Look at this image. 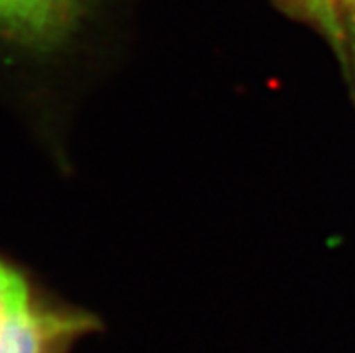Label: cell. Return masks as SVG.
Listing matches in <instances>:
<instances>
[{"label":"cell","mask_w":355,"mask_h":353,"mask_svg":"<svg viewBox=\"0 0 355 353\" xmlns=\"http://www.w3.org/2000/svg\"><path fill=\"white\" fill-rule=\"evenodd\" d=\"M96 319L36 300L26 277L0 259V353H67Z\"/></svg>","instance_id":"cell-1"},{"label":"cell","mask_w":355,"mask_h":353,"mask_svg":"<svg viewBox=\"0 0 355 353\" xmlns=\"http://www.w3.org/2000/svg\"><path fill=\"white\" fill-rule=\"evenodd\" d=\"M80 0H0V33L47 44L65 31Z\"/></svg>","instance_id":"cell-2"},{"label":"cell","mask_w":355,"mask_h":353,"mask_svg":"<svg viewBox=\"0 0 355 353\" xmlns=\"http://www.w3.org/2000/svg\"><path fill=\"white\" fill-rule=\"evenodd\" d=\"M300 4L305 6L312 18L332 36L334 40L341 38L339 6L343 4V0H300Z\"/></svg>","instance_id":"cell-3"},{"label":"cell","mask_w":355,"mask_h":353,"mask_svg":"<svg viewBox=\"0 0 355 353\" xmlns=\"http://www.w3.org/2000/svg\"><path fill=\"white\" fill-rule=\"evenodd\" d=\"M343 4L348 6V8H350L352 11H354V13H355V0H343Z\"/></svg>","instance_id":"cell-4"}]
</instances>
